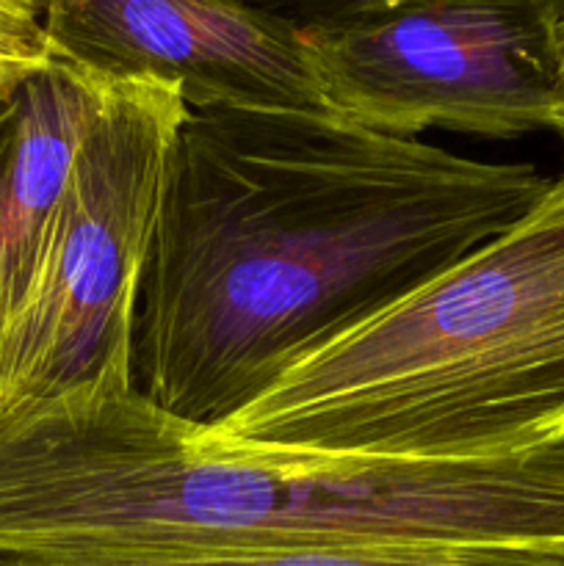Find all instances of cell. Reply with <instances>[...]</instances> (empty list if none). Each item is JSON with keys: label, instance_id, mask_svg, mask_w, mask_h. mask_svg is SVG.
<instances>
[{"label": "cell", "instance_id": "6da1fadb", "mask_svg": "<svg viewBox=\"0 0 564 566\" xmlns=\"http://www.w3.org/2000/svg\"><path fill=\"white\" fill-rule=\"evenodd\" d=\"M551 188L337 114L188 111L133 321V385L219 429L288 368L396 307Z\"/></svg>", "mask_w": 564, "mask_h": 566}, {"label": "cell", "instance_id": "7a4b0ae2", "mask_svg": "<svg viewBox=\"0 0 564 566\" xmlns=\"http://www.w3.org/2000/svg\"><path fill=\"white\" fill-rule=\"evenodd\" d=\"M133 346L0 407V556L153 547H473L564 558V440L468 462L288 457L149 403Z\"/></svg>", "mask_w": 564, "mask_h": 566}, {"label": "cell", "instance_id": "3957f363", "mask_svg": "<svg viewBox=\"0 0 564 566\" xmlns=\"http://www.w3.org/2000/svg\"><path fill=\"white\" fill-rule=\"evenodd\" d=\"M205 431L288 457L418 462L564 440V175L509 230Z\"/></svg>", "mask_w": 564, "mask_h": 566}, {"label": "cell", "instance_id": "277c9868", "mask_svg": "<svg viewBox=\"0 0 564 566\" xmlns=\"http://www.w3.org/2000/svg\"><path fill=\"white\" fill-rule=\"evenodd\" d=\"M564 0H363L299 17L326 99L398 138H518L558 103Z\"/></svg>", "mask_w": 564, "mask_h": 566}, {"label": "cell", "instance_id": "5b68a950", "mask_svg": "<svg viewBox=\"0 0 564 566\" xmlns=\"http://www.w3.org/2000/svg\"><path fill=\"white\" fill-rule=\"evenodd\" d=\"M186 116L175 86L114 83L77 149L36 293L0 352L3 409L75 390L133 346L166 160Z\"/></svg>", "mask_w": 564, "mask_h": 566}, {"label": "cell", "instance_id": "8992f818", "mask_svg": "<svg viewBox=\"0 0 564 566\" xmlns=\"http://www.w3.org/2000/svg\"><path fill=\"white\" fill-rule=\"evenodd\" d=\"M55 55L108 81L166 83L188 111L335 114L299 17L202 0L44 3Z\"/></svg>", "mask_w": 564, "mask_h": 566}, {"label": "cell", "instance_id": "52a82bcc", "mask_svg": "<svg viewBox=\"0 0 564 566\" xmlns=\"http://www.w3.org/2000/svg\"><path fill=\"white\" fill-rule=\"evenodd\" d=\"M114 83L55 59L0 108V352L36 293L77 149Z\"/></svg>", "mask_w": 564, "mask_h": 566}, {"label": "cell", "instance_id": "ba28073f", "mask_svg": "<svg viewBox=\"0 0 564 566\" xmlns=\"http://www.w3.org/2000/svg\"><path fill=\"white\" fill-rule=\"evenodd\" d=\"M0 566H564V558L529 551L473 547H276V551H88L11 553Z\"/></svg>", "mask_w": 564, "mask_h": 566}, {"label": "cell", "instance_id": "9c48e42d", "mask_svg": "<svg viewBox=\"0 0 564 566\" xmlns=\"http://www.w3.org/2000/svg\"><path fill=\"white\" fill-rule=\"evenodd\" d=\"M55 59L44 3L0 0V108Z\"/></svg>", "mask_w": 564, "mask_h": 566}, {"label": "cell", "instance_id": "30bf717a", "mask_svg": "<svg viewBox=\"0 0 564 566\" xmlns=\"http://www.w3.org/2000/svg\"><path fill=\"white\" fill-rule=\"evenodd\" d=\"M558 59H562V64H558V97H564V14L558 22Z\"/></svg>", "mask_w": 564, "mask_h": 566}, {"label": "cell", "instance_id": "8fae6325", "mask_svg": "<svg viewBox=\"0 0 564 566\" xmlns=\"http://www.w3.org/2000/svg\"><path fill=\"white\" fill-rule=\"evenodd\" d=\"M551 130L556 133V136L562 138V142H564V97H558V103H556V111H553Z\"/></svg>", "mask_w": 564, "mask_h": 566}]
</instances>
